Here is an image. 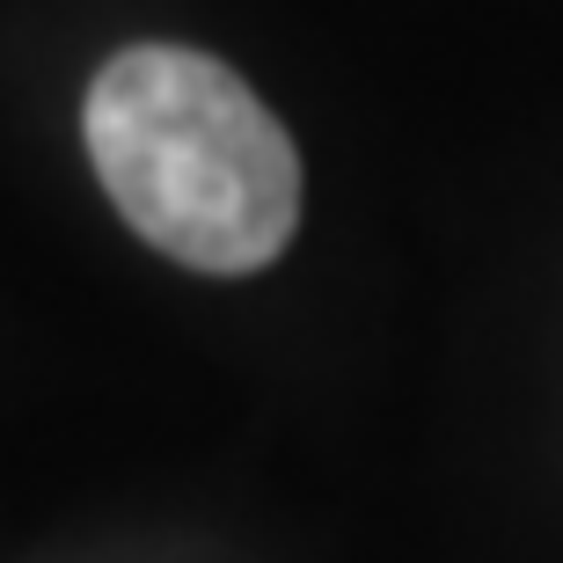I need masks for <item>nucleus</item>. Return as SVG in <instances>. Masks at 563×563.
<instances>
[{"label":"nucleus","mask_w":563,"mask_h":563,"mask_svg":"<svg viewBox=\"0 0 563 563\" xmlns=\"http://www.w3.org/2000/svg\"><path fill=\"white\" fill-rule=\"evenodd\" d=\"M88 162L110 206L190 272H264L300 228V154L234 66L132 44L88 88Z\"/></svg>","instance_id":"nucleus-1"}]
</instances>
